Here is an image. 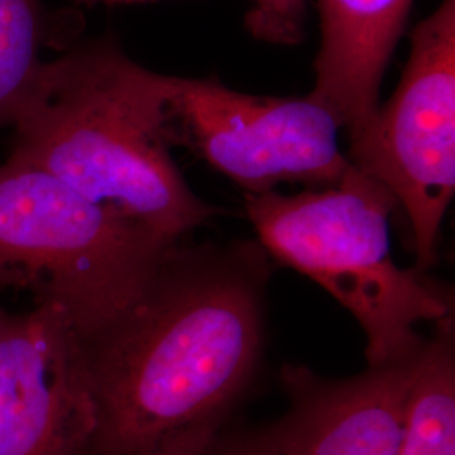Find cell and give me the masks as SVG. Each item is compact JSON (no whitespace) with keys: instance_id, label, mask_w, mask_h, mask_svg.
<instances>
[{"instance_id":"1","label":"cell","mask_w":455,"mask_h":455,"mask_svg":"<svg viewBox=\"0 0 455 455\" xmlns=\"http://www.w3.org/2000/svg\"><path fill=\"white\" fill-rule=\"evenodd\" d=\"M257 250L178 243L114 321L83 338L93 430L83 455H201L260 358Z\"/></svg>"},{"instance_id":"2","label":"cell","mask_w":455,"mask_h":455,"mask_svg":"<svg viewBox=\"0 0 455 455\" xmlns=\"http://www.w3.org/2000/svg\"><path fill=\"white\" fill-rule=\"evenodd\" d=\"M167 90L169 75L135 63L112 37L75 41L41 68L11 127L7 159L180 243L220 210L196 195L172 157Z\"/></svg>"},{"instance_id":"3","label":"cell","mask_w":455,"mask_h":455,"mask_svg":"<svg viewBox=\"0 0 455 455\" xmlns=\"http://www.w3.org/2000/svg\"><path fill=\"white\" fill-rule=\"evenodd\" d=\"M395 197L355 165L339 182L297 195H244L263 250L309 276L358 321L368 366L413 355L420 323L452 317L451 299L391 253Z\"/></svg>"},{"instance_id":"4","label":"cell","mask_w":455,"mask_h":455,"mask_svg":"<svg viewBox=\"0 0 455 455\" xmlns=\"http://www.w3.org/2000/svg\"><path fill=\"white\" fill-rule=\"evenodd\" d=\"M176 244L100 208L44 169L0 164V289L60 306L83 338L127 309Z\"/></svg>"},{"instance_id":"5","label":"cell","mask_w":455,"mask_h":455,"mask_svg":"<svg viewBox=\"0 0 455 455\" xmlns=\"http://www.w3.org/2000/svg\"><path fill=\"white\" fill-rule=\"evenodd\" d=\"M346 156L407 214L415 270L432 267L455 195V0L413 28L400 82L349 133Z\"/></svg>"},{"instance_id":"6","label":"cell","mask_w":455,"mask_h":455,"mask_svg":"<svg viewBox=\"0 0 455 455\" xmlns=\"http://www.w3.org/2000/svg\"><path fill=\"white\" fill-rule=\"evenodd\" d=\"M167 129L172 146L195 150L244 195L280 184L325 188L353 167L339 144V122L309 93L265 97L169 75Z\"/></svg>"},{"instance_id":"7","label":"cell","mask_w":455,"mask_h":455,"mask_svg":"<svg viewBox=\"0 0 455 455\" xmlns=\"http://www.w3.org/2000/svg\"><path fill=\"white\" fill-rule=\"evenodd\" d=\"M93 400L83 338L65 310L0 307V455H83Z\"/></svg>"},{"instance_id":"8","label":"cell","mask_w":455,"mask_h":455,"mask_svg":"<svg viewBox=\"0 0 455 455\" xmlns=\"http://www.w3.org/2000/svg\"><path fill=\"white\" fill-rule=\"evenodd\" d=\"M419 349L342 381L285 370L292 408L278 425L289 455H396Z\"/></svg>"},{"instance_id":"9","label":"cell","mask_w":455,"mask_h":455,"mask_svg":"<svg viewBox=\"0 0 455 455\" xmlns=\"http://www.w3.org/2000/svg\"><path fill=\"white\" fill-rule=\"evenodd\" d=\"M413 0H315L321 46L310 97L321 101L347 133L379 103L391 54L405 31Z\"/></svg>"},{"instance_id":"10","label":"cell","mask_w":455,"mask_h":455,"mask_svg":"<svg viewBox=\"0 0 455 455\" xmlns=\"http://www.w3.org/2000/svg\"><path fill=\"white\" fill-rule=\"evenodd\" d=\"M396 455H455V349L452 317L423 341L411 376Z\"/></svg>"},{"instance_id":"11","label":"cell","mask_w":455,"mask_h":455,"mask_svg":"<svg viewBox=\"0 0 455 455\" xmlns=\"http://www.w3.org/2000/svg\"><path fill=\"white\" fill-rule=\"evenodd\" d=\"M78 26L43 0H0V129L12 127L43 65L46 48L66 49Z\"/></svg>"},{"instance_id":"12","label":"cell","mask_w":455,"mask_h":455,"mask_svg":"<svg viewBox=\"0 0 455 455\" xmlns=\"http://www.w3.org/2000/svg\"><path fill=\"white\" fill-rule=\"evenodd\" d=\"M309 0H251L244 29L253 39L274 46H297L307 34Z\"/></svg>"},{"instance_id":"13","label":"cell","mask_w":455,"mask_h":455,"mask_svg":"<svg viewBox=\"0 0 455 455\" xmlns=\"http://www.w3.org/2000/svg\"><path fill=\"white\" fill-rule=\"evenodd\" d=\"M201 455H289L280 425L244 434H225Z\"/></svg>"},{"instance_id":"14","label":"cell","mask_w":455,"mask_h":455,"mask_svg":"<svg viewBox=\"0 0 455 455\" xmlns=\"http://www.w3.org/2000/svg\"><path fill=\"white\" fill-rule=\"evenodd\" d=\"M78 5H129V4H144V2H156V0H73Z\"/></svg>"}]
</instances>
